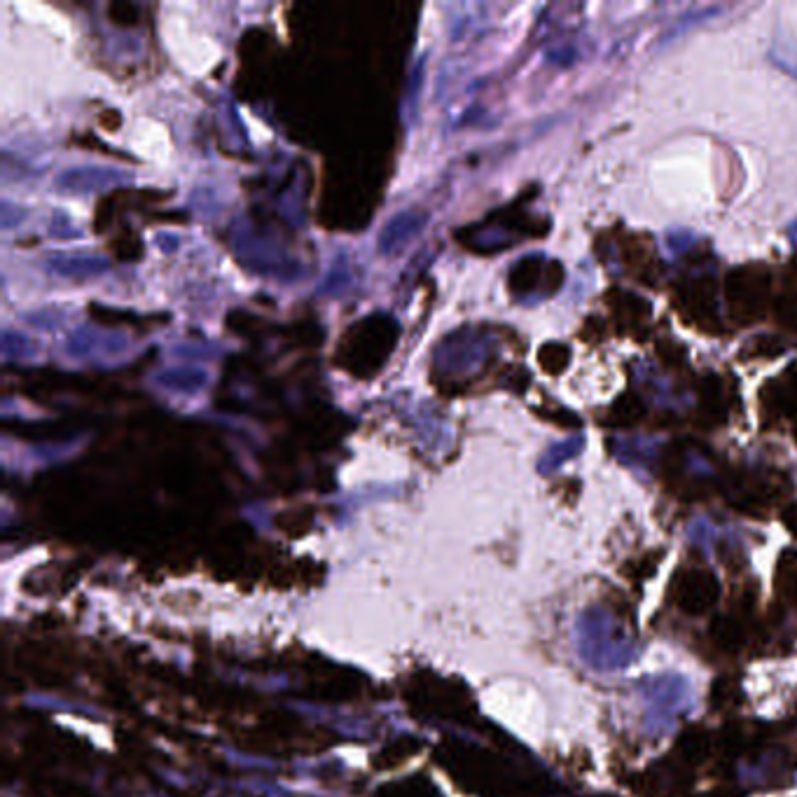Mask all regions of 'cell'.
I'll use <instances>...</instances> for the list:
<instances>
[{
  "label": "cell",
  "mask_w": 797,
  "mask_h": 797,
  "mask_svg": "<svg viewBox=\"0 0 797 797\" xmlns=\"http://www.w3.org/2000/svg\"><path fill=\"white\" fill-rule=\"evenodd\" d=\"M582 447H585V438H582V435H578V438L566 440L564 445H559V447H554V449H552V452H550V459H547L545 463H550L552 468H554V466H559V463L564 461V459H571V456L580 454V452H582Z\"/></svg>",
  "instance_id": "6da1fadb"
}]
</instances>
